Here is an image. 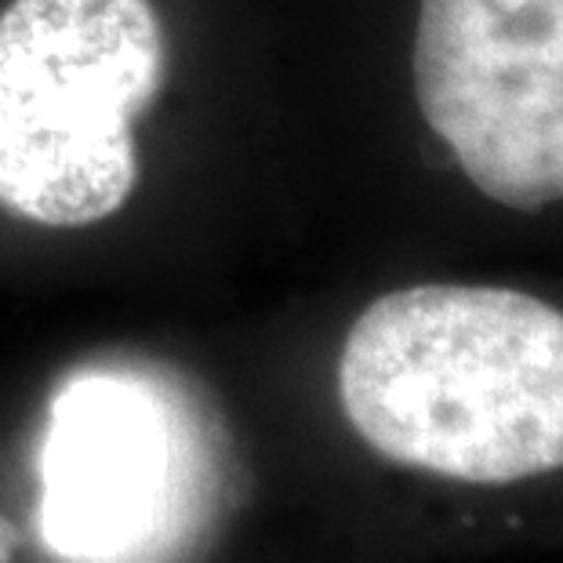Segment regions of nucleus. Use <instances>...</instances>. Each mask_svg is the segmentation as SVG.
<instances>
[{"label":"nucleus","mask_w":563,"mask_h":563,"mask_svg":"<svg viewBox=\"0 0 563 563\" xmlns=\"http://www.w3.org/2000/svg\"><path fill=\"white\" fill-rule=\"evenodd\" d=\"M339 397L397 465L465 484L563 470V313L509 287H400L356 317Z\"/></svg>","instance_id":"obj_1"},{"label":"nucleus","mask_w":563,"mask_h":563,"mask_svg":"<svg viewBox=\"0 0 563 563\" xmlns=\"http://www.w3.org/2000/svg\"><path fill=\"white\" fill-rule=\"evenodd\" d=\"M164 41L150 0H11L0 11V208L91 225L135 189V117Z\"/></svg>","instance_id":"obj_2"},{"label":"nucleus","mask_w":563,"mask_h":563,"mask_svg":"<svg viewBox=\"0 0 563 563\" xmlns=\"http://www.w3.org/2000/svg\"><path fill=\"white\" fill-rule=\"evenodd\" d=\"M415 99L484 197L563 200V0H422Z\"/></svg>","instance_id":"obj_3"},{"label":"nucleus","mask_w":563,"mask_h":563,"mask_svg":"<svg viewBox=\"0 0 563 563\" xmlns=\"http://www.w3.org/2000/svg\"><path fill=\"white\" fill-rule=\"evenodd\" d=\"M167 443L139 389L80 378L52 407L44 448V534L66 556L128 545L157 509Z\"/></svg>","instance_id":"obj_4"},{"label":"nucleus","mask_w":563,"mask_h":563,"mask_svg":"<svg viewBox=\"0 0 563 563\" xmlns=\"http://www.w3.org/2000/svg\"><path fill=\"white\" fill-rule=\"evenodd\" d=\"M15 549H19V534L11 520L0 512V563H15Z\"/></svg>","instance_id":"obj_5"}]
</instances>
